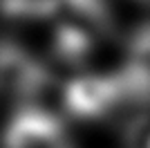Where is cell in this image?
I'll return each instance as SVG.
<instances>
[{
	"label": "cell",
	"instance_id": "1",
	"mask_svg": "<svg viewBox=\"0 0 150 148\" xmlns=\"http://www.w3.org/2000/svg\"><path fill=\"white\" fill-rule=\"evenodd\" d=\"M2 148H74V144L56 115L36 105H23L5 126Z\"/></svg>",
	"mask_w": 150,
	"mask_h": 148
},
{
	"label": "cell",
	"instance_id": "2",
	"mask_svg": "<svg viewBox=\"0 0 150 148\" xmlns=\"http://www.w3.org/2000/svg\"><path fill=\"white\" fill-rule=\"evenodd\" d=\"M50 83L43 63L11 41H0V90L20 99H34Z\"/></svg>",
	"mask_w": 150,
	"mask_h": 148
},
{
	"label": "cell",
	"instance_id": "3",
	"mask_svg": "<svg viewBox=\"0 0 150 148\" xmlns=\"http://www.w3.org/2000/svg\"><path fill=\"white\" fill-rule=\"evenodd\" d=\"M63 103L69 115L81 119H94L117 110L119 92H117L114 74L74 76L63 90Z\"/></svg>",
	"mask_w": 150,
	"mask_h": 148
},
{
	"label": "cell",
	"instance_id": "4",
	"mask_svg": "<svg viewBox=\"0 0 150 148\" xmlns=\"http://www.w3.org/2000/svg\"><path fill=\"white\" fill-rule=\"evenodd\" d=\"M69 18L83 29L108 31L112 27V14L105 0H56V18Z\"/></svg>",
	"mask_w": 150,
	"mask_h": 148
},
{
	"label": "cell",
	"instance_id": "5",
	"mask_svg": "<svg viewBox=\"0 0 150 148\" xmlns=\"http://www.w3.org/2000/svg\"><path fill=\"white\" fill-rule=\"evenodd\" d=\"M92 47H94L92 36L88 34V29H83L79 25L61 23L54 31V54L61 61L79 63L90 56Z\"/></svg>",
	"mask_w": 150,
	"mask_h": 148
},
{
	"label": "cell",
	"instance_id": "6",
	"mask_svg": "<svg viewBox=\"0 0 150 148\" xmlns=\"http://www.w3.org/2000/svg\"><path fill=\"white\" fill-rule=\"evenodd\" d=\"M0 14L13 20L56 18V0H0Z\"/></svg>",
	"mask_w": 150,
	"mask_h": 148
},
{
	"label": "cell",
	"instance_id": "7",
	"mask_svg": "<svg viewBox=\"0 0 150 148\" xmlns=\"http://www.w3.org/2000/svg\"><path fill=\"white\" fill-rule=\"evenodd\" d=\"M128 61H134L150 70V23L141 25L128 38Z\"/></svg>",
	"mask_w": 150,
	"mask_h": 148
},
{
	"label": "cell",
	"instance_id": "8",
	"mask_svg": "<svg viewBox=\"0 0 150 148\" xmlns=\"http://www.w3.org/2000/svg\"><path fill=\"white\" fill-rule=\"evenodd\" d=\"M141 146H144V148H150V137L146 139V144H141Z\"/></svg>",
	"mask_w": 150,
	"mask_h": 148
}]
</instances>
